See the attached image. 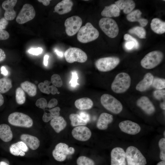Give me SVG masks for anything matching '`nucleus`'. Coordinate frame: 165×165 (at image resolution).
I'll use <instances>...</instances> for the list:
<instances>
[{"mask_svg": "<svg viewBox=\"0 0 165 165\" xmlns=\"http://www.w3.org/2000/svg\"><path fill=\"white\" fill-rule=\"evenodd\" d=\"M137 105L148 115L152 114L155 111L154 105L146 96H143L138 99L137 101Z\"/></svg>", "mask_w": 165, "mask_h": 165, "instance_id": "17", "label": "nucleus"}, {"mask_svg": "<svg viewBox=\"0 0 165 165\" xmlns=\"http://www.w3.org/2000/svg\"><path fill=\"white\" fill-rule=\"evenodd\" d=\"M72 126H78L86 125L87 123L83 120L79 114L72 113L69 116Z\"/></svg>", "mask_w": 165, "mask_h": 165, "instance_id": "32", "label": "nucleus"}, {"mask_svg": "<svg viewBox=\"0 0 165 165\" xmlns=\"http://www.w3.org/2000/svg\"><path fill=\"white\" fill-rule=\"evenodd\" d=\"M53 119L50 113L44 112L42 116V120L45 122H47Z\"/></svg>", "mask_w": 165, "mask_h": 165, "instance_id": "51", "label": "nucleus"}, {"mask_svg": "<svg viewBox=\"0 0 165 165\" xmlns=\"http://www.w3.org/2000/svg\"><path fill=\"white\" fill-rule=\"evenodd\" d=\"M120 10H123V13L128 14L134 8L135 3L132 0H119L115 3Z\"/></svg>", "mask_w": 165, "mask_h": 165, "instance_id": "24", "label": "nucleus"}, {"mask_svg": "<svg viewBox=\"0 0 165 165\" xmlns=\"http://www.w3.org/2000/svg\"><path fill=\"white\" fill-rule=\"evenodd\" d=\"M9 33L6 30L0 29V40H6L9 37Z\"/></svg>", "mask_w": 165, "mask_h": 165, "instance_id": "48", "label": "nucleus"}, {"mask_svg": "<svg viewBox=\"0 0 165 165\" xmlns=\"http://www.w3.org/2000/svg\"><path fill=\"white\" fill-rule=\"evenodd\" d=\"M1 73L5 76L8 75V72L5 67L3 66H2L1 68Z\"/></svg>", "mask_w": 165, "mask_h": 165, "instance_id": "54", "label": "nucleus"}, {"mask_svg": "<svg viewBox=\"0 0 165 165\" xmlns=\"http://www.w3.org/2000/svg\"><path fill=\"white\" fill-rule=\"evenodd\" d=\"M49 56L48 55H46L44 56L43 58V64L45 66H47L48 64V60L49 58Z\"/></svg>", "mask_w": 165, "mask_h": 165, "instance_id": "55", "label": "nucleus"}, {"mask_svg": "<svg viewBox=\"0 0 165 165\" xmlns=\"http://www.w3.org/2000/svg\"><path fill=\"white\" fill-rule=\"evenodd\" d=\"M76 162L77 165H94L95 163L93 160L84 156L79 157Z\"/></svg>", "mask_w": 165, "mask_h": 165, "instance_id": "36", "label": "nucleus"}, {"mask_svg": "<svg viewBox=\"0 0 165 165\" xmlns=\"http://www.w3.org/2000/svg\"><path fill=\"white\" fill-rule=\"evenodd\" d=\"M35 15V12L33 6L30 4H26L23 6L16 20L19 24H24L33 19Z\"/></svg>", "mask_w": 165, "mask_h": 165, "instance_id": "12", "label": "nucleus"}, {"mask_svg": "<svg viewBox=\"0 0 165 165\" xmlns=\"http://www.w3.org/2000/svg\"><path fill=\"white\" fill-rule=\"evenodd\" d=\"M54 51L59 57L62 58L63 57V53L62 52L59 51L56 49H54Z\"/></svg>", "mask_w": 165, "mask_h": 165, "instance_id": "56", "label": "nucleus"}, {"mask_svg": "<svg viewBox=\"0 0 165 165\" xmlns=\"http://www.w3.org/2000/svg\"><path fill=\"white\" fill-rule=\"evenodd\" d=\"M125 47L127 50H131L135 48L137 49L136 45L135 43L133 41H127L125 44Z\"/></svg>", "mask_w": 165, "mask_h": 165, "instance_id": "47", "label": "nucleus"}, {"mask_svg": "<svg viewBox=\"0 0 165 165\" xmlns=\"http://www.w3.org/2000/svg\"><path fill=\"white\" fill-rule=\"evenodd\" d=\"M43 82L45 84L48 86H50V85L51 83V82L47 80H45Z\"/></svg>", "mask_w": 165, "mask_h": 165, "instance_id": "60", "label": "nucleus"}, {"mask_svg": "<svg viewBox=\"0 0 165 165\" xmlns=\"http://www.w3.org/2000/svg\"><path fill=\"white\" fill-rule=\"evenodd\" d=\"M8 24V20L4 17L0 19V29H5Z\"/></svg>", "mask_w": 165, "mask_h": 165, "instance_id": "50", "label": "nucleus"}, {"mask_svg": "<svg viewBox=\"0 0 165 165\" xmlns=\"http://www.w3.org/2000/svg\"><path fill=\"white\" fill-rule=\"evenodd\" d=\"M50 125L56 133H59L65 128L67 123L62 116H59L53 118Z\"/></svg>", "mask_w": 165, "mask_h": 165, "instance_id": "26", "label": "nucleus"}, {"mask_svg": "<svg viewBox=\"0 0 165 165\" xmlns=\"http://www.w3.org/2000/svg\"><path fill=\"white\" fill-rule=\"evenodd\" d=\"M119 126L122 131L129 134H136L141 130L140 127L138 124L129 120L121 122Z\"/></svg>", "mask_w": 165, "mask_h": 165, "instance_id": "15", "label": "nucleus"}, {"mask_svg": "<svg viewBox=\"0 0 165 165\" xmlns=\"http://www.w3.org/2000/svg\"><path fill=\"white\" fill-rule=\"evenodd\" d=\"M73 4L71 0H62L55 6V11L60 15L68 13L71 10Z\"/></svg>", "mask_w": 165, "mask_h": 165, "instance_id": "23", "label": "nucleus"}, {"mask_svg": "<svg viewBox=\"0 0 165 165\" xmlns=\"http://www.w3.org/2000/svg\"><path fill=\"white\" fill-rule=\"evenodd\" d=\"M20 139L28 147L33 150L37 149L40 145V141L36 137L26 134L21 135Z\"/></svg>", "mask_w": 165, "mask_h": 165, "instance_id": "19", "label": "nucleus"}, {"mask_svg": "<svg viewBox=\"0 0 165 165\" xmlns=\"http://www.w3.org/2000/svg\"><path fill=\"white\" fill-rule=\"evenodd\" d=\"M159 146L160 152V157L161 160L163 161L165 160V138L161 139L159 141Z\"/></svg>", "mask_w": 165, "mask_h": 165, "instance_id": "38", "label": "nucleus"}, {"mask_svg": "<svg viewBox=\"0 0 165 165\" xmlns=\"http://www.w3.org/2000/svg\"><path fill=\"white\" fill-rule=\"evenodd\" d=\"M152 30L155 33L161 34L165 32V22L158 18H153L151 23Z\"/></svg>", "mask_w": 165, "mask_h": 165, "instance_id": "28", "label": "nucleus"}, {"mask_svg": "<svg viewBox=\"0 0 165 165\" xmlns=\"http://www.w3.org/2000/svg\"><path fill=\"white\" fill-rule=\"evenodd\" d=\"M130 75L125 72H121L115 77L112 83L111 88L115 93L119 94L125 92L130 87L131 84Z\"/></svg>", "mask_w": 165, "mask_h": 165, "instance_id": "2", "label": "nucleus"}, {"mask_svg": "<svg viewBox=\"0 0 165 165\" xmlns=\"http://www.w3.org/2000/svg\"><path fill=\"white\" fill-rule=\"evenodd\" d=\"M75 105L76 107L79 110H87L92 108L93 103L90 98L84 97L76 100L75 102Z\"/></svg>", "mask_w": 165, "mask_h": 165, "instance_id": "29", "label": "nucleus"}, {"mask_svg": "<svg viewBox=\"0 0 165 165\" xmlns=\"http://www.w3.org/2000/svg\"><path fill=\"white\" fill-rule=\"evenodd\" d=\"M99 35V32L97 29L91 23L88 22L79 30L77 38L81 42L86 43L96 39Z\"/></svg>", "mask_w": 165, "mask_h": 165, "instance_id": "1", "label": "nucleus"}, {"mask_svg": "<svg viewBox=\"0 0 165 165\" xmlns=\"http://www.w3.org/2000/svg\"><path fill=\"white\" fill-rule=\"evenodd\" d=\"M22 89L30 97H34L36 94L37 87L34 84L28 81H24L20 84Z\"/></svg>", "mask_w": 165, "mask_h": 165, "instance_id": "30", "label": "nucleus"}, {"mask_svg": "<svg viewBox=\"0 0 165 165\" xmlns=\"http://www.w3.org/2000/svg\"><path fill=\"white\" fill-rule=\"evenodd\" d=\"M51 82L52 85L56 87H61L63 85V82L61 77L57 74L52 75L51 78Z\"/></svg>", "mask_w": 165, "mask_h": 165, "instance_id": "37", "label": "nucleus"}, {"mask_svg": "<svg viewBox=\"0 0 165 165\" xmlns=\"http://www.w3.org/2000/svg\"><path fill=\"white\" fill-rule=\"evenodd\" d=\"M124 38L127 41H130L134 42L137 46V49L139 47V44L138 41L134 37L128 34H126L124 35Z\"/></svg>", "mask_w": 165, "mask_h": 165, "instance_id": "44", "label": "nucleus"}, {"mask_svg": "<svg viewBox=\"0 0 165 165\" xmlns=\"http://www.w3.org/2000/svg\"><path fill=\"white\" fill-rule=\"evenodd\" d=\"M153 95L156 99L159 100L164 99L165 90H156L153 93Z\"/></svg>", "mask_w": 165, "mask_h": 165, "instance_id": "40", "label": "nucleus"}, {"mask_svg": "<svg viewBox=\"0 0 165 165\" xmlns=\"http://www.w3.org/2000/svg\"><path fill=\"white\" fill-rule=\"evenodd\" d=\"M152 86L158 90H161L165 88V79L159 78H153L152 84Z\"/></svg>", "mask_w": 165, "mask_h": 165, "instance_id": "35", "label": "nucleus"}, {"mask_svg": "<svg viewBox=\"0 0 165 165\" xmlns=\"http://www.w3.org/2000/svg\"><path fill=\"white\" fill-rule=\"evenodd\" d=\"M120 11L117 6L115 4H112L107 6L101 12V15L105 17H116L120 15Z\"/></svg>", "mask_w": 165, "mask_h": 165, "instance_id": "25", "label": "nucleus"}, {"mask_svg": "<svg viewBox=\"0 0 165 165\" xmlns=\"http://www.w3.org/2000/svg\"><path fill=\"white\" fill-rule=\"evenodd\" d=\"M99 26L103 32L108 37L114 38L119 32L118 25L113 19L107 17L101 18L99 23Z\"/></svg>", "mask_w": 165, "mask_h": 165, "instance_id": "7", "label": "nucleus"}, {"mask_svg": "<svg viewBox=\"0 0 165 165\" xmlns=\"http://www.w3.org/2000/svg\"><path fill=\"white\" fill-rule=\"evenodd\" d=\"M141 14L142 13L140 10L136 9L127 14V19L130 22H138L141 27H143L147 24L148 21L147 19L142 18Z\"/></svg>", "mask_w": 165, "mask_h": 165, "instance_id": "20", "label": "nucleus"}, {"mask_svg": "<svg viewBox=\"0 0 165 165\" xmlns=\"http://www.w3.org/2000/svg\"><path fill=\"white\" fill-rule=\"evenodd\" d=\"M58 104V101L56 99L53 98L51 99L47 105V108H53Z\"/></svg>", "mask_w": 165, "mask_h": 165, "instance_id": "49", "label": "nucleus"}, {"mask_svg": "<svg viewBox=\"0 0 165 165\" xmlns=\"http://www.w3.org/2000/svg\"><path fill=\"white\" fill-rule=\"evenodd\" d=\"M113 120V116L109 114L103 112L100 116L97 123V127L101 130H105L108 127V124Z\"/></svg>", "mask_w": 165, "mask_h": 165, "instance_id": "22", "label": "nucleus"}, {"mask_svg": "<svg viewBox=\"0 0 165 165\" xmlns=\"http://www.w3.org/2000/svg\"><path fill=\"white\" fill-rule=\"evenodd\" d=\"M100 101L102 105L106 109L114 114H119L123 109L121 103L110 94H103L101 97Z\"/></svg>", "mask_w": 165, "mask_h": 165, "instance_id": "5", "label": "nucleus"}, {"mask_svg": "<svg viewBox=\"0 0 165 165\" xmlns=\"http://www.w3.org/2000/svg\"><path fill=\"white\" fill-rule=\"evenodd\" d=\"M111 157V165H126V153L123 148L119 147L113 148Z\"/></svg>", "mask_w": 165, "mask_h": 165, "instance_id": "13", "label": "nucleus"}, {"mask_svg": "<svg viewBox=\"0 0 165 165\" xmlns=\"http://www.w3.org/2000/svg\"><path fill=\"white\" fill-rule=\"evenodd\" d=\"M128 32L130 33L136 35L140 38H146V31L143 27H135L130 29Z\"/></svg>", "mask_w": 165, "mask_h": 165, "instance_id": "33", "label": "nucleus"}, {"mask_svg": "<svg viewBox=\"0 0 165 165\" xmlns=\"http://www.w3.org/2000/svg\"><path fill=\"white\" fill-rule=\"evenodd\" d=\"M9 123L12 125L30 128L33 124V121L28 115L22 113L15 112L10 114L8 117Z\"/></svg>", "mask_w": 165, "mask_h": 165, "instance_id": "4", "label": "nucleus"}, {"mask_svg": "<svg viewBox=\"0 0 165 165\" xmlns=\"http://www.w3.org/2000/svg\"><path fill=\"white\" fill-rule=\"evenodd\" d=\"M38 1L42 2L43 4L45 6H48L50 3V0H38Z\"/></svg>", "mask_w": 165, "mask_h": 165, "instance_id": "57", "label": "nucleus"}, {"mask_svg": "<svg viewBox=\"0 0 165 165\" xmlns=\"http://www.w3.org/2000/svg\"><path fill=\"white\" fill-rule=\"evenodd\" d=\"M13 134L10 127L6 124L0 125V138L3 141L8 142L11 141Z\"/></svg>", "mask_w": 165, "mask_h": 165, "instance_id": "27", "label": "nucleus"}, {"mask_svg": "<svg viewBox=\"0 0 165 165\" xmlns=\"http://www.w3.org/2000/svg\"><path fill=\"white\" fill-rule=\"evenodd\" d=\"M4 103V97L0 93V107Z\"/></svg>", "mask_w": 165, "mask_h": 165, "instance_id": "58", "label": "nucleus"}, {"mask_svg": "<svg viewBox=\"0 0 165 165\" xmlns=\"http://www.w3.org/2000/svg\"><path fill=\"white\" fill-rule=\"evenodd\" d=\"M28 150V147L22 141L12 144L9 148L11 153L15 156H24Z\"/></svg>", "mask_w": 165, "mask_h": 165, "instance_id": "18", "label": "nucleus"}, {"mask_svg": "<svg viewBox=\"0 0 165 165\" xmlns=\"http://www.w3.org/2000/svg\"><path fill=\"white\" fill-rule=\"evenodd\" d=\"M82 20L77 16H74L66 19L64 22L65 31L67 34L71 36L76 34L81 28Z\"/></svg>", "mask_w": 165, "mask_h": 165, "instance_id": "11", "label": "nucleus"}, {"mask_svg": "<svg viewBox=\"0 0 165 165\" xmlns=\"http://www.w3.org/2000/svg\"><path fill=\"white\" fill-rule=\"evenodd\" d=\"M42 51L43 49L42 48L38 47L35 48H31L28 50V52L30 54L37 56L41 54Z\"/></svg>", "mask_w": 165, "mask_h": 165, "instance_id": "45", "label": "nucleus"}, {"mask_svg": "<svg viewBox=\"0 0 165 165\" xmlns=\"http://www.w3.org/2000/svg\"><path fill=\"white\" fill-rule=\"evenodd\" d=\"M12 86L10 79L4 77L0 79V93L4 94L7 92Z\"/></svg>", "mask_w": 165, "mask_h": 165, "instance_id": "31", "label": "nucleus"}, {"mask_svg": "<svg viewBox=\"0 0 165 165\" xmlns=\"http://www.w3.org/2000/svg\"><path fill=\"white\" fill-rule=\"evenodd\" d=\"M165 105L164 101L161 103L160 105V106L161 108L163 110H165Z\"/></svg>", "mask_w": 165, "mask_h": 165, "instance_id": "59", "label": "nucleus"}, {"mask_svg": "<svg viewBox=\"0 0 165 165\" xmlns=\"http://www.w3.org/2000/svg\"><path fill=\"white\" fill-rule=\"evenodd\" d=\"M126 153L128 165H145L147 164L144 156L134 146L128 147L126 149Z\"/></svg>", "mask_w": 165, "mask_h": 165, "instance_id": "6", "label": "nucleus"}, {"mask_svg": "<svg viewBox=\"0 0 165 165\" xmlns=\"http://www.w3.org/2000/svg\"><path fill=\"white\" fill-rule=\"evenodd\" d=\"M153 75L149 72L146 73L144 78L137 85L136 90L140 92L145 91L148 89L152 85L154 78Z\"/></svg>", "mask_w": 165, "mask_h": 165, "instance_id": "21", "label": "nucleus"}, {"mask_svg": "<svg viewBox=\"0 0 165 165\" xmlns=\"http://www.w3.org/2000/svg\"><path fill=\"white\" fill-rule=\"evenodd\" d=\"M57 93L58 94H59L60 93L59 92H58H58H57Z\"/></svg>", "mask_w": 165, "mask_h": 165, "instance_id": "63", "label": "nucleus"}, {"mask_svg": "<svg viewBox=\"0 0 165 165\" xmlns=\"http://www.w3.org/2000/svg\"><path fill=\"white\" fill-rule=\"evenodd\" d=\"M47 105L46 99L44 98H41L38 99L35 103V105L37 107L44 110H45L46 108H47Z\"/></svg>", "mask_w": 165, "mask_h": 165, "instance_id": "39", "label": "nucleus"}, {"mask_svg": "<svg viewBox=\"0 0 165 165\" xmlns=\"http://www.w3.org/2000/svg\"><path fill=\"white\" fill-rule=\"evenodd\" d=\"M49 90L50 93L52 94H55L58 92V89L57 87L53 85L49 86Z\"/></svg>", "mask_w": 165, "mask_h": 165, "instance_id": "52", "label": "nucleus"}, {"mask_svg": "<svg viewBox=\"0 0 165 165\" xmlns=\"http://www.w3.org/2000/svg\"><path fill=\"white\" fill-rule=\"evenodd\" d=\"M49 86L45 84L43 82H41L38 84V87L41 92L47 94H49L50 93L49 90Z\"/></svg>", "mask_w": 165, "mask_h": 165, "instance_id": "43", "label": "nucleus"}, {"mask_svg": "<svg viewBox=\"0 0 165 165\" xmlns=\"http://www.w3.org/2000/svg\"><path fill=\"white\" fill-rule=\"evenodd\" d=\"M16 100L19 105L24 104L26 101V96L24 90L21 87H18L16 90Z\"/></svg>", "mask_w": 165, "mask_h": 165, "instance_id": "34", "label": "nucleus"}, {"mask_svg": "<svg viewBox=\"0 0 165 165\" xmlns=\"http://www.w3.org/2000/svg\"><path fill=\"white\" fill-rule=\"evenodd\" d=\"M72 134L75 139L79 141H86L90 138L91 132L87 127L80 126L73 128L72 131Z\"/></svg>", "mask_w": 165, "mask_h": 165, "instance_id": "14", "label": "nucleus"}, {"mask_svg": "<svg viewBox=\"0 0 165 165\" xmlns=\"http://www.w3.org/2000/svg\"><path fill=\"white\" fill-rule=\"evenodd\" d=\"M120 59L115 57L101 58L95 62V66L97 69L102 72H107L115 68L119 64Z\"/></svg>", "mask_w": 165, "mask_h": 165, "instance_id": "8", "label": "nucleus"}, {"mask_svg": "<svg viewBox=\"0 0 165 165\" xmlns=\"http://www.w3.org/2000/svg\"><path fill=\"white\" fill-rule=\"evenodd\" d=\"M6 57V55L4 51L0 48V62L4 61Z\"/></svg>", "mask_w": 165, "mask_h": 165, "instance_id": "53", "label": "nucleus"}, {"mask_svg": "<svg viewBox=\"0 0 165 165\" xmlns=\"http://www.w3.org/2000/svg\"><path fill=\"white\" fill-rule=\"evenodd\" d=\"M64 57L67 62L70 63L75 62L84 63L87 59L86 53L76 47H71L68 49L64 53Z\"/></svg>", "mask_w": 165, "mask_h": 165, "instance_id": "9", "label": "nucleus"}, {"mask_svg": "<svg viewBox=\"0 0 165 165\" xmlns=\"http://www.w3.org/2000/svg\"><path fill=\"white\" fill-rule=\"evenodd\" d=\"M79 115L81 119L87 123L89 122L90 116L87 112L84 111H81L79 112Z\"/></svg>", "mask_w": 165, "mask_h": 165, "instance_id": "46", "label": "nucleus"}, {"mask_svg": "<svg viewBox=\"0 0 165 165\" xmlns=\"http://www.w3.org/2000/svg\"><path fill=\"white\" fill-rule=\"evenodd\" d=\"M163 54L159 50L151 52L146 55L141 61V66L146 69H151L158 65L162 61Z\"/></svg>", "mask_w": 165, "mask_h": 165, "instance_id": "3", "label": "nucleus"}, {"mask_svg": "<svg viewBox=\"0 0 165 165\" xmlns=\"http://www.w3.org/2000/svg\"><path fill=\"white\" fill-rule=\"evenodd\" d=\"M156 165H165V161L162 160L159 162Z\"/></svg>", "mask_w": 165, "mask_h": 165, "instance_id": "61", "label": "nucleus"}, {"mask_svg": "<svg viewBox=\"0 0 165 165\" xmlns=\"http://www.w3.org/2000/svg\"><path fill=\"white\" fill-rule=\"evenodd\" d=\"M60 110V107H57L48 110V111L53 118L59 116Z\"/></svg>", "mask_w": 165, "mask_h": 165, "instance_id": "42", "label": "nucleus"}, {"mask_svg": "<svg viewBox=\"0 0 165 165\" xmlns=\"http://www.w3.org/2000/svg\"><path fill=\"white\" fill-rule=\"evenodd\" d=\"M17 2L16 0H7L3 2L2 4V8L5 10L4 18L7 20H13L16 14L13 8Z\"/></svg>", "mask_w": 165, "mask_h": 165, "instance_id": "16", "label": "nucleus"}, {"mask_svg": "<svg viewBox=\"0 0 165 165\" xmlns=\"http://www.w3.org/2000/svg\"><path fill=\"white\" fill-rule=\"evenodd\" d=\"M75 152V150L73 147L69 148L66 144L60 143L55 146L52 152V155L56 160L62 162L65 160L67 155H72Z\"/></svg>", "mask_w": 165, "mask_h": 165, "instance_id": "10", "label": "nucleus"}, {"mask_svg": "<svg viewBox=\"0 0 165 165\" xmlns=\"http://www.w3.org/2000/svg\"><path fill=\"white\" fill-rule=\"evenodd\" d=\"M0 165H9V164L4 161H1L0 162Z\"/></svg>", "mask_w": 165, "mask_h": 165, "instance_id": "62", "label": "nucleus"}, {"mask_svg": "<svg viewBox=\"0 0 165 165\" xmlns=\"http://www.w3.org/2000/svg\"><path fill=\"white\" fill-rule=\"evenodd\" d=\"M72 78L69 81V83L72 87H75L77 85H79L78 83V76L77 72L75 71H73L72 72Z\"/></svg>", "mask_w": 165, "mask_h": 165, "instance_id": "41", "label": "nucleus"}]
</instances>
